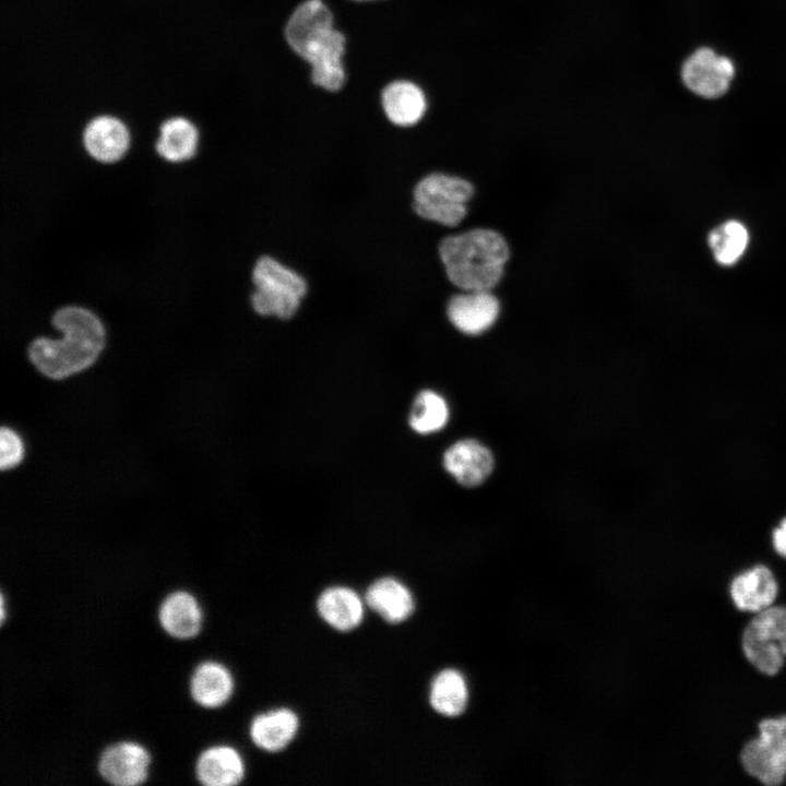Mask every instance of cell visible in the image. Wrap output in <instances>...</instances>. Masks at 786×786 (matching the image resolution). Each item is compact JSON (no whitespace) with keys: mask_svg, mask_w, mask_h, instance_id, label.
Here are the masks:
<instances>
[{"mask_svg":"<svg viewBox=\"0 0 786 786\" xmlns=\"http://www.w3.org/2000/svg\"><path fill=\"white\" fill-rule=\"evenodd\" d=\"M366 604L390 623H400L414 611L410 591L394 577H381L366 591Z\"/></svg>","mask_w":786,"mask_h":786,"instance_id":"9a60e30c","label":"cell"},{"mask_svg":"<svg viewBox=\"0 0 786 786\" xmlns=\"http://www.w3.org/2000/svg\"><path fill=\"white\" fill-rule=\"evenodd\" d=\"M473 193L472 183L463 178L430 174L416 184L413 209L421 218L453 227L466 216Z\"/></svg>","mask_w":786,"mask_h":786,"instance_id":"5b68a950","label":"cell"},{"mask_svg":"<svg viewBox=\"0 0 786 786\" xmlns=\"http://www.w3.org/2000/svg\"><path fill=\"white\" fill-rule=\"evenodd\" d=\"M159 622L168 634L188 639L200 630L201 611L194 597L176 592L166 597L159 607Z\"/></svg>","mask_w":786,"mask_h":786,"instance_id":"d6986e66","label":"cell"},{"mask_svg":"<svg viewBox=\"0 0 786 786\" xmlns=\"http://www.w3.org/2000/svg\"><path fill=\"white\" fill-rule=\"evenodd\" d=\"M159 133L156 151L166 160L182 162L194 155L199 132L187 118L178 116L165 120Z\"/></svg>","mask_w":786,"mask_h":786,"instance_id":"44dd1931","label":"cell"},{"mask_svg":"<svg viewBox=\"0 0 786 786\" xmlns=\"http://www.w3.org/2000/svg\"><path fill=\"white\" fill-rule=\"evenodd\" d=\"M148 761L146 750L140 745L119 742L102 753L98 771L110 784L133 786L145 779Z\"/></svg>","mask_w":786,"mask_h":786,"instance_id":"7c38bea8","label":"cell"},{"mask_svg":"<svg viewBox=\"0 0 786 786\" xmlns=\"http://www.w3.org/2000/svg\"><path fill=\"white\" fill-rule=\"evenodd\" d=\"M778 584L772 570L755 564L737 574L729 586L735 606L742 611L757 614L774 605Z\"/></svg>","mask_w":786,"mask_h":786,"instance_id":"8fae6325","label":"cell"},{"mask_svg":"<svg viewBox=\"0 0 786 786\" xmlns=\"http://www.w3.org/2000/svg\"><path fill=\"white\" fill-rule=\"evenodd\" d=\"M333 21L322 0H305L293 11L284 29L290 49L309 63L311 82L327 92L340 91L346 81V37Z\"/></svg>","mask_w":786,"mask_h":786,"instance_id":"6da1fadb","label":"cell"},{"mask_svg":"<svg viewBox=\"0 0 786 786\" xmlns=\"http://www.w3.org/2000/svg\"><path fill=\"white\" fill-rule=\"evenodd\" d=\"M740 760L759 782L782 784L786 777V715L761 720L759 736L743 746Z\"/></svg>","mask_w":786,"mask_h":786,"instance_id":"52a82bcc","label":"cell"},{"mask_svg":"<svg viewBox=\"0 0 786 786\" xmlns=\"http://www.w3.org/2000/svg\"><path fill=\"white\" fill-rule=\"evenodd\" d=\"M233 689V678L227 668L213 662L199 665L191 679V694L195 702L205 707L224 704Z\"/></svg>","mask_w":786,"mask_h":786,"instance_id":"ffe728a7","label":"cell"},{"mask_svg":"<svg viewBox=\"0 0 786 786\" xmlns=\"http://www.w3.org/2000/svg\"><path fill=\"white\" fill-rule=\"evenodd\" d=\"M354 1H374V0H354Z\"/></svg>","mask_w":786,"mask_h":786,"instance_id":"83f0119b","label":"cell"},{"mask_svg":"<svg viewBox=\"0 0 786 786\" xmlns=\"http://www.w3.org/2000/svg\"><path fill=\"white\" fill-rule=\"evenodd\" d=\"M299 719L289 708H277L258 715L251 723L250 737L255 746L269 752L286 748L295 738Z\"/></svg>","mask_w":786,"mask_h":786,"instance_id":"e0dca14e","label":"cell"},{"mask_svg":"<svg viewBox=\"0 0 786 786\" xmlns=\"http://www.w3.org/2000/svg\"><path fill=\"white\" fill-rule=\"evenodd\" d=\"M778 524L786 529V515L781 519Z\"/></svg>","mask_w":786,"mask_h":786,"instance_id":"4316f807","label":"cell"},{"mask_svg":"<svg viewBox=\"0 0 786 786\" xmlns=\"http://www.w3.org/2000/svg\"><path fill=\"white\" fill-rule=\"evenodd\" d=\"M467 699L466 682L458 671L445 669L433 679L429 701L438 713L457 716L465 710Z\"/></svg>","mask_w":786,"mask_h":786,"instance_id":"7402d4cb","label":"cell"},{"mask_svg":"<svg viewBox=\"0 0 786 786\" xmlns=\"http://www.w3.org/2000/svg\"><path fill=\"white\" fill-rule=\"evenodd\" d=\"M499 309V301L490 290H463L449 300L446 314L460 332L477 335L493 325Z\"/></svg>","mask_w":786,"mask_h":786,"instance_id":"9c48e42d","label":"cell"},{"mask_svg":"<svg viewBox=\"0 0 786 786\" xmlns=\"http://www.w3.org/2000/svg\"><path fill=\"white\" fill-rule=\"evenodd\" d=\"M318 612L332 628L349 631L364 619V603L358 594L346 586L329 587L317 602Z\"/></svg>","mask_w":786,"mask_h":786,"instance_id":"2e32d148","label":"cell"},{"mask_svg":"<svg viewBox=\"0 0 786 786\" xmlns=\"http://www.w3.org/2000/svg\"><path fill=\"white\" fill-rule=\"evenodd\" d=\"M742 651L760 672L774 676L786 658V606H771L759 611L742 633Z\"/></svg>","mask_w":786,"mask_h":786,"instance_id":"8992f818","label":"cell"},{"mask_svg":"<svg viewBox=\"0 0 786 786\" xmlns=\"http://www.w3.org/2000/svg\"><path fill=\"white\" fill-rule=\"evenodd\" d=\"M53 326L63 337H39L28 347L34 366L51 379H63L90 367L105 344L100 321L81 307H63L52 317Z\"/></svg>","mask_w":786,"mask_h":786,"instance_id":"7a4b0ae2","label":"cell"},{"mask_svg":"<svg viewBox=\"0 0 786 786\" xmlns=\"http://www.w3.org/2000/svg\"><path fill=\"white\" fill-rule=\"evenodd\" d=\"M255 290L251 303L262 315L291 318L307 293L305 278L272 257H261L253 267Z\"/></svg>","mask_w":786,"mask_h":786,"instance_id":"277c9868","label":"cell"},{"mask_svg":"<svg viewBox=\"0 0 786 786\" xmlns=\"http://www.w3.org/2000/svg\"><path fill=\"white\" fill-rule=\"evenodd\" d=\"M509 254L504 238L486 228L449 236L439 246L448 278L462 290H491L503 275Z\"/></svg>","mask_w":786,"mask_h":786,"instance_id":"3957f363","label":"cell"},{"mask_svg":"<svg viewBox=\"0 0 786 786\" xmlns=\"http://www.w3.org/2000/svg\"><path fill=\"white\" fill-rule=\"evenodd\" d=\"M381 105L386 118L398 127H410L420 121L427 110L422 90L407 80L389 83L381 93Z\"/></svg>","mask_w":786,"mask_h":786,"instance_id":"5bb4252c","label":"cell"},{"mask_svg":"<svg viewBox=\"0 0 786 786\" xmlns=\"http://www.w3.org/2000/svg\"><path fill=\"white\" fill-rule=\"evenodd\" d=\"M734 64L710 48L693 52L682 67V79L693 93L716 98L726 93L734 78Z\"/></svg>","mask_w":786,"mask_h":786,"instance_id":"ba28073f","label":"cell"},{"mask_svg":"<svg viewBox=\"0 0 786 786\" xmlns=\"http://www.w3.org/2000/svg\"><path fill=\"white\" fill-rule=\"evenodd\" d=\"M771 543L774 551L786 559V529L779 524L771 532Z\"/></svg>","mask_w":786,"mask_h":786,"instance_id":"484cf974","label":"cell"},{"mask_svg":"<svg viewBox=\"0 0 786 786\" xmlns=\"http://www.w3.org/2000/svg\"><path fill=\"white\" fill-rule=\"evenodd\" d=\"M1 469L16 466L23 458L24 448L21 438L10 428L3 427L0 432Z\"/></svg>","mask_w":786,"mask_h":786,"instance_id":"d4e9b609","label":"cell"},{"mask_svg":"<svg viewBox=\"0 0 786 786\" xmlns=\"http://www.w3.org/2000/svg\"><path fill=\"white\" fill-rule=\"evenodd\" d=\"M442 463L445 471L464 487L479 486L495 467L491 451L474 439H463L449 446Z\"/></svg>","mask_w":786,"mask_h":786,"instance_id":"30bf717a","label":"cell"},{"mask_svg":"<svg viewBox=\"0 0 786 786\" xmlns=\"http://www.w3.org/2000/svg\"><path fill=\"white\" fill-rule=\"evenodd\" d=\"M243 775L241 757L227 746H216L203 751L196 762V777L206 786L236 785Z\"/></svg>","mask_w":786,"mask_h":786,"instance_id":"ac0fdd59","label":"cell"},{"mask_svg":"<svg viewBox=\"0 0 786 786\" xmlns=\"http://www.w3.org/2000/svg\"><path fill=\"white\" fill-rule=\"evenodd\" d=\"M450 409L446 401L431 390L420 391L410 408L409 426L419 434H430L441 430L448 422Z\"/></svg>","mask_w":786,"mask_h":786,"instance_id":"cb8c5ba5","label":"cell"},{"mask_svg":"<svg viewBox=\"0 0 786 786\" xmlns=\"http://www.w3.org/2000/svg\"><path fill=\"white\" fill-rule=\"evenodd\" d=\"M707 241L716 262L731 266L743 255L749 243V233L742 223L730 219L715 227Z\"/></svg>","mask_w":786,"mask_h":786,"instance_id":"603a6c76","label":"cell"},{"mask_svg":"<svg viewBox=\"0 0 786 786\" xmlns=\"http://www.w3.org/2000/svg\"><path fill=\"white\" fill-rule=\"evenodd\" d=\"M130 135L124 123L110 115L93 118L83 132V143L88 154L102 163H114L129 147Z\"/></svg>","mask_w":786,"mask_h":786,"instance_id":"4fadbf2b","label":"cell"}]
</instances>
